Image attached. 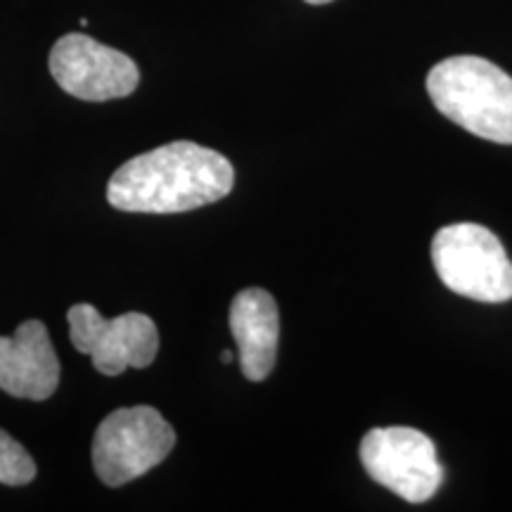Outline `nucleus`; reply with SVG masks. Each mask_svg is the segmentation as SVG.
<instances>
[{
    "label": "nucleus",
    "instance_id": "obj_1",
    "mask_svg": "<svg viewBox=\"0 0 512 512\" xmlns=\"http://www.w3.org/2000/svg\"><path fill=\"white\" fill-rule=\"evenodd\" d=\"M233 185L226 157L176 140L121 164L107 185V202L133 214H181L223 200Z\"/></svg>",
    "mask_w": 512,
    "mask_h": 512
},
{
    "label": "nucleus",
    "instance_id": "obj_2",
    "mask_svg": "<svg viewBox=\"0 0 512 512\" xmlns=\"http://www.w3.org/2000/svg\"><path fill=\"white\" fill-rule=\"evenodd\" d=\"M427 93L453 124L491 143L512 145V76L494 62L448 57L427 74Z\"/></svg>",
    "mask_w": 512,
    "mask_h": 512
},
{
    "label": "nucleus",
    "instance_id": "obj_3",
    "mask_svg": "<svg viewBox=\"0 0 512 512\" xmlns=\"http://www.w3.org/2000/svg\"><path fill=\"white\" fill-rule=\"evenodd\" d=\"M432 264L448 290L475 302L512 299V261L501 240L479 223H453L432 242Z\"/></svg>",
    "mask_w": 512,
    "mask_h": 512
},
{
    "label": "nucleus",
    "instance_id": "obj_4",
    "mask_svg": "<svg viewBox=\"0 0 512 512\" xmlns=\"http://www.w3.org/2000/svg\"><path fill=\"white\" fill-rule=\"evenodd\" d=\"M176 446V432L152 406L119 408L100 422L93 437V467L105 486L131 484L155 470Z\"/></svg>",
    "mask_w": 512,
    "mask_h": 512
},
{
    "label": "nucleus",
    "instance_id": "obj_5",
    "mask_svg": "<svg viewBox=\"0 0 512 512\" xmlns=\"http://www.w3.org/2000/svg\"><path fill=\"white\" fill-rule=\"evenodd\" d=\"M358 456L377 484L408 503L430 501L444 479L437 446L413 427H375L363 437Z\"/></svg>",
    "mask_w": 512,
    "mask_h": 512
},
{
    "label": "nucleus",
    "instance_id": "obj_6",
    "mask_svg": "<svg viewBox=\"0 0 512 512\" xmlns=\"http://www.w3.org/2000/svg\"><path fill=\"white\" fill-rule=\"evenodd\" d=\"M67 320L74 349L91 356L93 368L102 375L117 377L128 368H147L157 358L159 332L145 313L131 311L107 320L91 304H74Z\"/></svg>",
    "mask_w": 512,
    "mask_h": 512
},
{
    "label": "nucleus",
    "instance_id": "obj_7",
    "mask_svg": "<svg viewBox=\"0 0 512 512\" xmlns=\"http://www.w3.org/2000/svg\"><path fill=\"white\" fill-rule=\"evenodd\" d=\"M50 74L64 93L86 102L128 98L140 83L138 64L86 34H67L50 50Z\"/></svg>",
    "mask_w": 512,
    "mask_h": 512
},
{
    "label": "nucleus",
    "instance_id": "obj_8",
    "mask_svg": "<svg viewBox=\"0 0 512 512\" xmlns=\"http://www.w3.org/2000/svg\"><path fill=\"white\" fill-rule=\"evenodd\" d=\"M60 384V361L41 320H24L0 337V389L15 399L46 401Z\"/></svg>",
    "mask_w": 512,
    "mask_h": 512
},
{
    "label": "nucleus",
    "instance_id": "obj_9",
    "mask_svg": "<svg viewBox=\"0 0 512 512\" xmlns=\"http://www.w3.org/2000/svg\"><path fill=\"white\" fill-rule=\"evenodd\" d=\"M230 332L238 344L242 375L264 382L275 368L280 339V313L271 292L261 287L242 290L230 304Z\"/></svg>",
    "mask_w": 512,
    "mask_h": 512
},
{
    "label": "nucleus",
    "instance_id": "obj_10",
    "mask_svg": "<svg viewBox=\"0 0 512 512\" xmlns=\"http://www.w3.org/2000/svg\"><path fill=\"white\" fill-rule=\"evenodd\" d=\"M36 472L38 467L27 448L0 430V484L27 486L36 479Z\"/></svg>",
    "mask_w": 512,
    "mask_h": 512
},
{
    "label": "nucleus",
    "instance_id": "obj_11",
    "mask_svg": "<svg viewBox=\"0 0 512 512\" xmlns=\"http://www.w3.org/2000/svg\"><path fill=\"white\" fill-rule=\"evenodd\" d=\"M221 361H223V363H230V361H233V354H230V351H223Z\"/></svg>",
    "mask_w": 512,
    "mask_h": 512
},
{
    "label": "nucleus",
    "instance_id": "obj_12",
    "mask_svg": "<svg viewBox=\"0 0 512 512\" xmlns=\"http://www.w3.org/2000/svg\"><path fill=\"white\" fill-rule=\"evenodd\" d=\"M309 5H325V3H332V0H306Z\"/></svg>",
    "mask_w": 512,
    "mask_h": 512
}]
</instances>
